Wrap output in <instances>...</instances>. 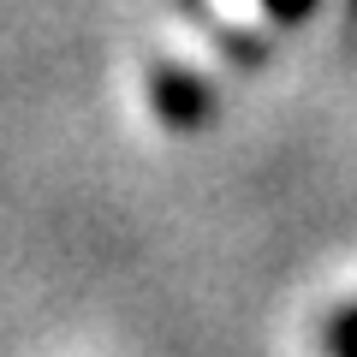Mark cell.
Segmentation results:
<instances>
[{
  "label": "cell",
  "instance_id": "2",
  "mask_svg": "<svg viewBox=\"0 0 357 357\" xmlns=\"http://www.w3.org/2000/svg\"><path fill=\"white\" fill-rule=\"evenodd\" d=\"M262 6H268L274 18H280V24H292V18H304L310 6H316V0H262Z\"/></svg>",
  "mask_w": 357,
  "mask_h": 357
},
{
  "label": "cell",
  "instance_id": "1",
  "mask_svg": "<svg viewBox=\"0 0 357 357\" xmlns=\"http://www.w3.org/2000/svg\"><path fill=\"white\" fill-rule=\"evenodd\" d=\"M321 345H328V357H357V304L333 310V321L321 328Z\"/></svg>",
  "mask_w": 357,
  "mask_h": 357
}]
</instances>
